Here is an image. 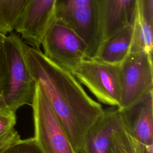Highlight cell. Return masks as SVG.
Here are the masks:
<instances>
[{
  "mask_svg": "<svg viewBox=\"0 0 153 153\" xmlns=\"http://www.w3.org/2000/svg\"><path fill=\"white\" fill-rule=\"evenodd\" d=\"M24 53L30 74L57 115L76 153L84 136L103 113L69 71L48 59L40 50L24 41Z\"/></svg>",
  "mask_w": 153,
  "mask_h": 153,
  "instance_id": "1",
  "label": "cell"
},
{
  "mask_svg": "<svg viewBox=\"0 0 153 153\" xmlns=\"http://www.w3.org/2000/svg\"><path fill=\"white\" fill-rule=\"evenodd\" d=\"M5 51L7 75L0 94V100L12 111H16L24 105L31 106L36 82L28 68L24 53V41L13 32L5 35Z\"/></svg>",
  "mask_w": 153,
  "mask_h": 153,
  "instance_id": "2",
  "label": "cell"
},
{
  "mask_svg": "<svg viewBox=\"0 0 153 153\" xmlns=\"http://www.w3.org/2000/svg\"><path fill=\"white\" fill-rule=\"evenodd\" d=\"M41 45L48 59L71 72L87 59L88 47L83 39L71 27L56 17L45 31Z\"/></svg>",
  "mask_w": 153,
  "mask_h": 153,
  "instance_id": "3",
  "label": "cell"
},
{
  "mask_svg": "<svg viewBox=\"0 0 153 153\" xmlns=\"http://www.w3.org/2000/svg\"><path fill=\"white\" fill-rule=\"evenodd\" d=\"M31 106L33 137L43 153H75L63 125L36 82Z\"/></svg>",
  "mask_w": 153,
  "mask_h": 153,
  "instance_id": "4",
  "label": "cell"
},
{
  "mask_svg": "<svg viewBox=\"0 0 153 153\" xmlns=\"http://www.w3.org/2000/svg\"><path fill=\"white\" fill-rule=\"evenodd\" d=\"M55 17L71 27L85 41L87 59L96 56L102 37L96 0H57Z\"/></svg>",
  "mask_w": 153,
  "mask_h": 153,
  "instance_id": "5",
  "label": "cell"
},
{
  "mask_svg": "<svg viewBox=\"0 0 153 153\" xmlns=\"http://www.w3.org/2000/svg\"><path fill=\"white\" fill-rule=\"evenodd\" d=\"M71 73L99 102L118 107L121 100L120 65L86 59Z\"/></svg>",
  "mask_w": 153,
  "mask_h": 153,
  "instance_id": "6",
  "label": "cell"
},
{
  "mask_svg": "<svg viewBox=\"0 0 153 153\" xmlns=\"http://www.w3.org/2000/svg\"><path fill=\"white\" fill-rule=\"evenodd\" d=\"M121 100L118 108H125L153 89L152 54L130 52L120 65Z\"/></svg>",
  "mask_w": 153,
  "mask_h": 153,
  "instance_id": "7",
  "label": "cell"
},
{
  "mask_svg": "<svg viewBox=\"0 0 153 153\" xmlns=\"http://www.w3.org/2000/svg\"><path fill=\"white\" fill-rule=\"evenodd\" d=\"M118 111L124 131L140 145L153 146V89Z\"/></svg>",
  "mask_w": 153,
  "mask_h": 153,
  "instance_id": "8",
  "label": "cell"
},
{
  "mask_svg": "<svg viewBox=\"0 0 153 153\" xmlns=\"http://www.w3.org/2000/svg\"><path fill=\"white\" fill-rule=\"evenodd\" d=\"M57 0H29L14 30L29 45L39 48L43 36L55 19Z\"/></svg>",
  "mask_w": 153,
  "mask_h": 153,
  "instance_id": "9",
  "label": "cell"
},
{
  "mask_svg": "<svg viewBox=\"0 0 153 153\" xmlns=\"http://www.w3.org/2000/svg\"><path fill=\"white\" fill-rule=\"evenodd\" d=\"M121 128L118 107L103 109L87 131L76 153H108L114 134Z\"/></svg>",
  "mask_w": 153,
  "mask_h": 153,
  "instance_id": "10",
  "label": "cell"
},
{
  "mask_svg": "<svg viewBox=\"0 0 153 153\" xmlns=\"http://www.w3.org/2000/svg\"><path fill=\"white\" fill-rule=\"evenodd\" d=\"M102 42L126 26L133 25L137 0H96Z\"/></svg>",
  "mask_w": 153,
  "mask_h": 153,
  "instance_id": "11",
  "label": "cell"
},
{
  "mask_svg": "<svg viewBox=\"0 0 153 153\" xmlns=\"http://www.w3.org/2000/svg\"><path fill=\"white\" fill-rule=\"evenodd\" d=\"M133 25H128L105 40L96 56V60L120 65L130 51Z\"/></svg>",
  "mask_w": 153,
  "mask_h": 153,
  "instance_id": "12",
  "label": "cell"
},
{
  "mask_svg": "<svg viewBox=\"0 0 153 153\" xmlns=\"http://www.w3.org/2000/svg\"><path fill=\"white\" fill-rule=\"evenodd\" d=\"M153 25L143 17L137 6V10L133 23L132 41L130 52L145 51L152 54Z\"/></svg>",
  "mask_w": 153,
  "mask_h": 153,
  "instance_id": "13",
  "label": "cell"
},
{
  "mask_svg": "<svg viewBox=\"0 0 153 153\" xmlns=\"http://www.w3.org/2000/svg\"><path fill=\"white\" fill-rule=\"evenodd\" d=\"M29 0H0V32L5 35L14 30Z\"/></svg>",
  "mask_w": 153,
  "mask_h": 153,
  "instance_id": "14",
  "label": "cell"
},
{
  "mask_svg": "<svg viewBox=\"0 0 153 153\" xmlns=\"http://www.w3.org/2000/svg\"><path fill=\"white\" fill-rule=\"evenodd\" d=\"M108 153H153V146L140 145L122 127L114 134Z\"/></svg>",
  "mask_w": 153,
  "mask_h": 153,
  "instance_id": "15",
  "label": "cell"
},
{
  "mask_svg": "<svg viewBox=\"0 0 153 153\" xmlns=\"http://www.w3.org/2000/svg\"><path fill=\"white\" fill-rule=\"evenodd\" d=\"M16 124V112L0 100V143L19 134Z\"/></svg>",
  "mask_w": 153,
  "mask_h": 153,
  "instance_id": "16",
  "label": "cell"
},
{
  "mask_svg": "<svg viewBox=\"0 0 153 153\" xmlns=\"http://www.w3.org/2000/svg\"><path fill=\"white\" fill-rule=\"evenodd\" d=\"M2 153H43L33 137L19 139Z\"/></svg>",
  "mask_w": 153,
  "mask_h": 153,
  "instance_id": "17",
  "label": "cell"
},
{
  "mask_svg": "<svg viewBox=\"0 0 153 153\" xmlns=\"http://www.w3.org/2000/svg\"><path fill=\"white\" fill-rule=\"evenodd\" d=\"M5 35L0 32V94L5 85L7 75V65L4 45Z\"/></svg>",
  "mask_w": 153,
  "mask_h": 153,
  "instance_id": "18",
  "label": "cell"
},
{
  "mask_svg": "<svg viewBox=\"0 0 153 153\" xmlns=\"http://www.w3.org/2000/svg\"><path fill=\"white\" fill-rule=\"evenodd\" d=\"M137 7L145 19L153 25V0H137Z\"/></svg>",
  "mask_w": 153,
  "mask_h": 153,
  "instance_id": "19",
  "label": "cell"
},
{
  "mask_svg": "<svg viewBox=\"0 0 153 153\" xmlns=\"http://www.w3.org/2000/svg\"><path fill=\"white\" fill-rule=\"evenodd\" d=\"M20 139V135L18 134L16 136H14L8 140H6L4 142L0 143V153H2L6 149H7L11 145L14 143V142H17Z\"/></svg>",
  "mask_w": 153,
  "mask_h": 153,
  "instance_id": "20",
  "label": "cell"
}]
</instances>
